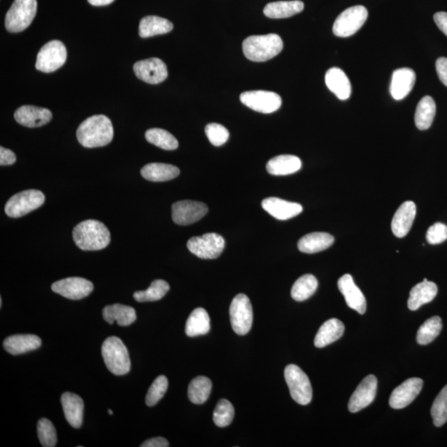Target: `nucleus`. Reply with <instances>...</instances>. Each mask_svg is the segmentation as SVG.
Segmentation results:
<instances>
[{"mask_svg": "<svg viewBox=\"0 0 447 447\" xmlns=\"http://www.w3.org/2000/svg\"><path fill=\"white\" fill-rule=\"evenodd\" d=\"M77 137L80 144L85 147H104L113 140V125L105 115H93L80 124Z\"/></svg>", "mask_w": 447, "mask_h": 447, "instance_id": "f257e3e1", "label": "nucleus"}, {"mask_svg": "<svg viewBox=\"0 0 447 447\" xmlns=\"http://www.w3.org/2000/svg\"><path fill=\"white\" fill-rule=\"evenodd\" d=\"M75 244L85 251L105 249L110 243V233L105 224L96 220H87L78 224L73 230Z\"/></svg>", "mask_w": 447, "mask_h": 447, "instance_id": "f03ea898", "label": "nucleus"}, {"mask_svg": "<svg viewBox=\"0 0 447 447\" xmlns=\"http://www.w3.org/2000/svg\"><path fill=\"white\" fill-rule=\"evenodd\" d=\"M243 52L249 60L262 62L272 59L283 50V40L278 34L249 36L243 42Z\"/></svg>", "mask_w": 447, "mask_h": 447, "instance_id": "7ed1b4c3", "label": "nucleus"}, {"mask_svg": "<svg viewBox=\"0 0 447 447\" xmlns=\"http://www.w3.org/2000/svg\"><path fill=\"white\" fill-rule=\"evenodd\" d=\"M101 354L107 369L115 375L126 374L131 371V361L124 344L118 337L105 339L101 348Z\"/></svg>", "mask_w": 447, "mask_h": 447, "instance_id": "20e7f679", "label": "nucleus"}, {"mask_svg": "<svg viewBox=\"0 0 447 447\" xmlns=\"http://www.w3.org/2000/svg\"><path fill=\"white\" fill-rule=\"evenodd\" d=\"M37 0H15L6 13V28L10 33L28 29L37 13Z\"/></svg>", "mask_w": 447, "mask_h": 447, "instance_id": "39448f33", "label": "nucleus"}, {"mask_svg": "<svg viewBox=\"0 0 447 447\" xmlns=\"http://www.w3.org/2000/svg\"><path fill=\"white\" fill-rule=\"evenodd\" d=\"M284 377L293 400L300 405L309 404L312 388L307 375L296 365H289L285 368Z\"/></svg>", "mask_w": 447, "mask_h": 447, "instance_id": "423d86ee", "label": "nucleus"}, {"mask_svg": "<svg viewBox=\"0 0 447 447\" xmlns=\"http://www.w3.org/2000/svg\"><path fill=\"white\" fill-rule=\"evenodd\" d=\"M45 196L38 190H26L13 195L7 201L4 211L8 217L20 218L42 207Z\"/></svg>", "mask_w": 447, "mask_h": 447, "instance_id": "0eeeda50", "label": "nucleus"}, {"mask_svg": "<svg viewBox=\"0 0 447 447\" xmlns=\"http://www.w3.org/2000/svg\"><path fill=\"white\" fill-rule=\"evenodd\" d=\"M368 17V10L364 6H357L347 8L335 20L333 33L339 38L354 35L365 24Z\"/></svg>", "mask_w": 447, "mask_h": 447, "instance_id": "6e6552de", "label": "nucleus"}, {"mask_svg": "<svg viewBox=\"0 0 447 447\" xmlns=\"http://www.w3.org/2000/svg\"><path fill=\"white\" fill-rule=\"evenodd\" d=\"M230 317L232 328L239 335L249 332L253 325V308L245 294L237 295L230 304Z\"/></svg>", "mask_w": 447, "mask_h": 447, "instance_id": "1a4fd4ad", "label": "nucleus"}, {"mask_svg": "<svg viewBox=\"0 0 447 447\" xmlns=\"http://www.w3.org/2000/svg\"><path fill=\"white\" fill-rule=\"evenodd\" d=\"M66 57L65 45L58 40H52L40 49L36 68L45 73H53L65 64Z\"/></svg>", "mask_w": 447, "mask_h": 447, "instance_id": "9d476101", "label": "nucleus"}, {"mask_svg": "<svg viewBox=\"0 0 447 447\" xmlns=\"http://www.w3.org/2000/svg\"><path fill=\"white\" fill-rule=\"evenodd\" d=\"M187 248L200 258H217L225 249V240L217 233L192 237L187 242Z\"/></svg>", "mask_w": 447, "mask_h": 447, "instance_id": "9b49d317", "label": "nucleus"}, {"mask_svg": "<svg viewBox=\"0 0 447 447\" xmlns=\"http://www.w3.org/2000/svg\"><path fill=\"white\" fill-rule=\"evenodd\" d=\"M240 101L249 109L263 114L272 113L281 105V98L278 94L266 91L244 92L240 95Z\"/></svg>", "mask_w": 447, "mask_h": 447, "instance_id": "f8f14e48", "label": "nucleus"}, {"mask_svg": "<svg viewBox=\"0 0 447 447\" xmlns=\"http://www.w3.org/2000/svg\"><path fill=\"white\" fill-rule=\"evenodd\" d=\"M207 212V205L196 200L177 201L172 207L173 221L179 226H189L198 222Z\"/></svg>", "mask_w": 447, "mask_h": 447, "instance_id": "ddd939ff", "label": "nucleus"}, {"mask_svg": "<svg viewBox=\"0 0 447 447\" xmlns=\"http://www.w3.org/2000/svg\"><path fill=\"white\" fill-rule=\"evenodd\" d=\"M93 289L94 285L91 281L79 277L61 279L52 285L53 292L71 300H80L87 298Z\"/></svg>", "mask_w": 447, "mask_h": 447, "instance_id": "4468645a", "label": "nucleus"}, {"mask_svg": "<svg viewBox=\"0 0 447 447\" xmlns=\"http://www.w3.org/2000/svg\"><path fill=\"white\" fill-rule=\"evenodd\" d=\"M133 71L138 79L153 85L163 82L168 75L166 64L156 57L137 61L133 65Z\"/></svg>", "mask_w": 447, "mask_h": 447, "instance_id": "2eb2a0df", "label": "nucleus"}, {"mask_svg": "<svg viewBox=\"0 0 447 447\" xmlns=\"http://www.w3.org/2000/svg\"><path fill=\"white\" fill-rule=\"evenodd\" d=\"M378 380L370 374L362 380L349 401L348 409L351 413L360 412L374 402L376 396Z\"/></svg>", "mask_w": 447, "mask_h": 447, "instance_id": "dca6fc26", "label": "nucleus"}, {"mask_svg": "<svg viewBox=\"0 0 447 447\" xmlns=\"http://www.w3.org/2000/svg\"><path fill=\"white\" fill-rule=\"evenodd\" d=\"M423 387V379L411 378L400 384L393 391L390 399V405L393 409L406 408L415 400L422 391Z\"/></svg>", "mask_w": 447, "mask_h": 447, "instance_id": "f3484780", "label": "nucleus"}, {"mask_svg": "<svg viewBox=\"0 0 447 447\" xmlns=\"http://www.w3.org/2000/svg\"><path fill=\"white\" fill-rule=\"evenodd\" d=\"M338 288L346 299L349 307L364 315L367 303L364 294L357 287L351 274H345L338 280Z\"/></svg>", "mask_w": 447, "mask_h": 447, "instance_id": "a211bd4d", "label": "nucleus"}, {"mask_svg": "<svg viewBox=\"0 0 447 447\" xmlns=\"http://www.w3.org/2000/svg\"><path fill=\"white\" fill-rule=\"evenodd\" d=\"M52 112L33 105H24L15 111V119L22 126L38 128L51 122Z\"/></svg>", "mask_w": 447, "mask_h": 447, "instance_id": "6ab92c4d", "label": "nucleus"}, {"mask_svg": "<svg viewBox=\"0 0 447 447\" xmlns=\"http://www.w3.org/2000/svg\"><path fill=\"white\" fill-rule=\"evenodd\" d=\"M417 214V207L413 201H405L393 216L391 228L393 235L397 238H404L412 228Z\"/></svg>", "mask_w": 447, "mask_h": 447, "instance_id": "aec40b11", "label": "nucleus"}, {"mask_svg": "<svg viewBox=\"0 0 447 447\" xmlns=\"http://www.w3.org/2000/svg\"><path fill=\"white\" fill-rule=\"evenodd\" d=\"M262 207L278 220L287 221L302 212L300 204L278 198H268L262 201Z\"/></svg>", "mask_w": 447, "mask_h": 447, "instance_id": "412c9836", "label": "nucleus"}, {"mask_svg": "<svg viewBox=\"0 0 447 447\" xmlns=\"http://www.w3.org/2000/svg\"><path fill=\"white\" fill-rule=\"evenodd\" d=\"M416 82V73L413 69L400 68L393 71L390 93L397 101H401L412 91Z\"/></svg>", "mask_w": 447, "mask_h": 447, "instance_id": "4be33fe9", "label": "nucleus"}, {"mask_svg": "<svg viewBox=\"0 0 447 447\" xmlns=\"http://www.w3.org/2000/svg\"><path fill=\"white\" fill-rule=\"evenodd\" d=\"M61 402L66 421L74 428L82 427L84 413V402L79 395L73 393H65L61 395Z\"/></svg>", "mask_w": 447, "mask_h": 447, "instance_id": "5701e85b", "label": "nucleus"}, {"mask_svg": "<svg viewBox=\"0 0 447 447\" xmlns=\"http://www.w3.org/2000/svg\"><path fill=\"white\" fill-rule=\"evenodd\" d=\"M326 87L342 101H346L351 95V84L346 74L337 67L326 71L325 77Z\"/></svg>", "mask_w": 447, "mask_h": 447, "instance_id": "b1692460", "label": "nucleus"}, {"mask_svg": "<svg viewBox=\"0 0 447 447\" xmlns=\"http://www.w3.org/2000/svg\"><path fill=\"white\" fill-rule=\"evenodd\" d=\"M41 345V339L35 335H11L3 342V348L13 356L37 350Z\"/></svg>", "mask_w": 447, "mask_h": 447, "instance_id": "393cba45", "label": "nucleus"}, {"mask_svg": "<svg viewBox=\"0 0 447 447\" xmlns=\"http://www.w3.org/2000/svg\"><path fill=\"white\" fill-rule=\"evenodd\" d=\"M437 286L433 281L424 279L422 283L415 286L411 290L408 307L411 311L419 309L424 304L431 302L437 295Z\"/></svg>", "mask_w": 447, "mask_h": 447, "instance_id": "a878e982", "label": "nucleus"}, {"mask_svg": "<svg viewBox=\"0 0 447 447\" xmlns=\"http://www.w3.org/2000/svg\"><path fill=\"white\" fill-rule=\"evenodd\" d=\"M302 168V161L294 155L274 156L267 163V171L274 176H287L297 173Z\"/></svg>", "mask_w": 447, "mask_h": 447, "instance_id": "bb28decb", "label": "nucleus"}, {"mask_svg": "<svg viewBox=\"0 0 447 447\" xmlns=\"http://www.w3.org/2000/svg\"><path fill=\"white\" fill-rule=\"evenodd\" d=\"M334 241L332 235L325 232H314L302 237L298 241V247L302 253L315 254L328 249L333 244Z\"/></svg>", "mask_w": 447, "mask_h": 447, "instance_id": "cd10ccee", "label": "nucleus"}, {"mask_svg": "<svg viewBox=\"0 0 447 447\" xmlns=\"http://www.w3.org/2000/svg\"><path fill=\"white\" fill-rule=\"evenodd\" d=\"M345 332V325L337 318L326 321L321 325L316 335L314 345L317 348H323L337 342Z\"/></svg>", "mask_w": 447, "mask_h": 447, "instance_id": "c85d7f7f", "label": "nucleus"}, {"mask_svg": "<svg viewBox=\"0 0 447 447\" xmlns=\"http://www.w3.org/2000/svg\"><path fill=\"white\" fill-rule=\"evenodd\" d=\"M102 315L106 323L112 325L116 321L120 326L131 325L137 319L135 310L122 304L106 306L102 311Z\"/></svg>", "mask_w": 447, "mask_h": 447, "instance_id": "c756f323", "label": "nucleus"}, {"mask_svg": "<svg viewBox=\"0 0 447 447\" xmlns=\"http://www.w3.org/2000/svg\"><path fill=\"white\" fill-rule=\"evenodd\" d=\"M180 174V170L171 164L153 163L145 165L141 169V175L150 182H167L173 180Z\"/></svg>", "mask_w": 447, "mask_h": 447, "instance_id": "7c9ffc66", "label": "nucleus"}, {"mask_svg": "<svg viewBox=\"0 0 447 447\" xmlns=\"http://www.w3.org/2000/svg\"><path fill=\"white\" fill-rule=\"evenodd\" d=\"M173 29L172 22L159 16H146L140 22L138 34L141 38H147L170 33Z\"/></svg>", "mask_w": 447, "mask_h": 447, "instance_id": "2f4dec72", "label": "nucleus"}, {"mask_svg": "<svg viewBox=\"0 0 447 447\" xmlns=\"http://www.w3.org/2000/svg\"><path fill=\"white\" fill-rule=\"evenodd\" d=\"M304 10V3L300 0L293 1H278L268 3L263 13L270 19H286L298 15Z\"/></svg>", "mask_w": 447, "mask_h": 447, "instance_id": "473e14b6", "label": "nucleus"}, {"mask_svg": "<svg viewBox=\"0 0 447 447\" xmlns=\"http://www.w3.org/2000/svg\"><path fill=\"white\" fill-rule=\"evenodd\" d=\"M211 329V319L204 308H196L186 321L185 332L187 337H196L207 334Z\"/></svg>", "mask_w": 447, "mask_h": 447, "instance_id": "72a5a7b5", "label": "nucleus"}, {"mask_svg": "<svg viewBox=\"0 0 447 447\" xmlns=\"http://www.w3.org/2000/svg\"><path fill=\"white\" fill-rule=\"evenodd\" d=\"M437 107L431 96H424L419 101L415 112V124L420 131H427L432 126L436 115Z\"/></svg>", "mask_w": 447, "mask_h": 447, "instance_id": "f704fd0d", "label": "nucleus"}, {"mask_svg": "<svg viewBox=\"0 0 447 447\" xmlns=\"http://www.w3.org/2000/svg\"><path fill=\"white\" fill-rule=\"evenodd\" d=\"M318 287V281L315 276L305 274L295 281L291 296L297 302H303L310 298Z\"/></svg>", "mask_w": 447, "mask_h": 447, "instance_id": "c9c22d12", "label": "nucleus"}, {"mask_svg": "<svg viewBox=\"0 0 447 447\" xmlns=\"http://www.w3.org/2000/svg\"><path fill=\"white\" fill-rule=\"evenodd\" d=\"M212 388V380L198 376L191 380L189 387V399L195 404H203L209 399Z\"/></svg>", "mask_w": 447, "mask_h": 447, "instance_id": "e433bc0d", "label": "nucleus"}, {"mask_svg": "<svg viewBox=\"0 0 447 447\" xmlns=\"http://www.w3.org/2000/svg\"><path fill=\"white\" fill-rule=\"evenodd\" d=\"M147 142L164 150H175L178 147L177 138L162 129H150L145 133Z\"/></svg>", "mask_w": 447, "mask_h": 447, "instance_id": "4c0bfd02", "label": "nucleus"}, {"mask_svg": "<svg viewBox=\"0 0 447 447\" xmlns=\"http://www.w3.org/2000/svg\"><path fill=\"white\" fill-rule=\"evenodd\" d=\"M170 289L166 281L156 279L145 291H138L133 293V298L138 302H155L162 299Z\"/></svg>", "mask_w": 447, "mask_h": 447, "instance_id": "58836bf2", "label": "nucleus"}, {"mask_svg": "<svg viewBox=\"0 0 447 447\" xmlns=\"http://www.w3.org/2000/svg\"><path fill=\"white\" fill-rule=\"evenodd\" d=\"M442 330V321L440 316H432L420 326L417 335L419 345L426 346L430 344L440 335Z\"/></svg>", "mask_w": 447, "mask_h": 447, "instance_id": "ea45409f", "label": "nucleus"}, {"mask_svg": "<svg viewBox=\"0 0 447 447\" xmlns=\"http://www.w3.org/2000/svg\"><path fill=\"white\" fill-rule=\"evenodd\" d=\"M431 413L436 427L444 426L447 422V384L433 402Z\"/></svg>", "mask_w": 447, "mask_h": 447, "instance_id": "a19ab883", "label": "nucleus"}, {"mask_svg": "<svg viewBox=\"0 0 447 447\" xmlns=\"http://www.w3.org/2000/svg\"><path fill=\"white\" fill-rule=\"evenodd\" d=\"M235 409L230 401L221 400L214 410L213 420L217 427H226L233 421Z\"/></svg>", "mask_w": 447, "mask_h": 447, "instance_id": "79ce46f5", "label": "nucleus"}, {"mask_svg": "<svg viewBox=\"0 0 447 447\" xmlns=\"http://www.w3.org/2000/svg\"><path fill=\"white\" fill-rule=\"evenodd\" d=\"M38 435L41 445L44 447L57 446V431L50 420L40 419L38 423Z\"/></svg>", "mask_w": 447, "mask_h": 447, "instance_id": "37998d69", "label": "nucleus"}, {"mask_svg": "<svg viewBox=\"0 0 447 447\" xmlns=\"http://www.w3.org/2000/svg\"><path fill=\"white\" fill-rule=\"evenodd\" d=\"M168 388V380L164 375H160L156 378L147 391L146 396V404L153 406L163 399Z\"/></svg>", "mask_w": 447, "mask_h": 447, "instance_id": "c03bdc74", "label": "nucleus"}, {"mask_svg": "<svg viewBox=\"0 0 447 447\" xmlns=\"http://www.w3.org/2000/svg\"><path fill=\"white\" fill-rule=\"evenodd\" d=\"M205 134L214 146L225 145L229 140L230 132L223 125L217 123L209 124L205 129Z\"/></svg>", "mask_w": 447, "mask_h": 447, "instance_id": "a18cd8bd", "label": "nucleus"}, {"mask_svg": "<svg viewBox=\"0 0 447 447\" xmlns=\"http://www.w3.org/2000/svg\"><path fill=\"white\" fill-rule=\"evenodd\" d=\"M426 239L430 244L444 243L447 240V226L444 223H435L429 228Z\"/></svg>", "mask_w": 447, "mask_h": 447, "instance_id": "49530a36", "label": "nucleus"}, {"mask_svg": "<svg viewBox=\"0 0 447 447\" xmlns=\"http://www.w3.org/2000/svg\"><path fill=\"white\" fill-rule=\"evenodd\" d=\"M436 69L441 82L447 87V58H438L436 61Z\"/></svg>", "mask_w": 447, "mask_h": 447, "instance_id": "de8ad7c7", "label": "nucleus"}, {"mask_svg": "<svg viewBox=\"0 0 447 447\" xmlns=\"http://www.w3.org/2000/svg\"><path fill=\"white\" fill-rule=\"evenodd\" d=\"M17 158L15 153L6 147H0V165L1 166H8L16 162Z\"/></svg>", "mask_w": 447, "mask_h": 447, "instance_id": "09e8293b", "label": "nucleus"}, {"mask_svg": "<svg viewBox=\"0 0 447 447\" xmlns=\"http://www.w3.org/2000/svg\"><path fill=\"white\" fill-rule=\"evenodd\" d=\"M434 21L441 32L447 36V13H437L434 15Z\"/></svg>", "mask_w": 447, "mask_h": 447, "instance_id": "8fccbe9b", "label": "nucleus"}, {"mask_svg": "<svg viewBox=\"0 0 447 447\" xmlns=\"http://www.w3.org/2000/svg\"><path fill=\"white\" fill-rule=\"evenodd\" d=\"M169 442L163 437H154L147 440L141 444V447H168Z\"/></svg>", "mask_w": 447, "mask_h": 447, "instance_id": "3c124183", "label": "nucleus"}, {"mask_svg": "<svg viewBox=\"0 0 447 447\" xmlns=\"http://www.w3.org/2000/svg\"><path fill=\"white\" fill-rule=\"evenodd\" d=\"M114 1L115 0H88L93 6H105Z\"/></svg>", "mask_w": 447, "mask_h": 447, "instance_id": "603ef678", "label": "nucleus"}, {"mask_svg": "<svg viewBox=\"0 0 447 447\" xmlns=\"http://www.w3.org/2000/svg\"><path fill=\"white\" fill-rule=\"evenodd\" d=\"M108 413L110 415H113V412H112V410L110 409L108 410Z\"/></svg>", "mask_w": 447, "mask_h": 447, "instance_id": "864d4df0", "label": "nucleus"}]
</instances>
